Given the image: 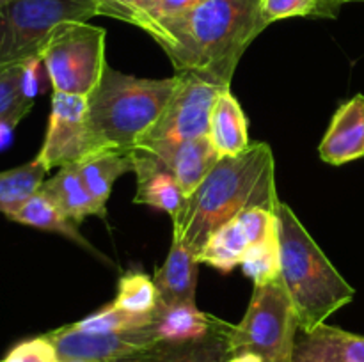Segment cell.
<instances>
[{
  "label": "cell",
  "instance_id": "cell-1",
  "mask_svg": "<svg viewBox=\"0 0 364 362\" xmlns=\"http://www.w3.org/2000/svg\"><path fill=\"white\" fill-rule=\"evenodd\" d=\"M265 28L259 0H205L149 35L167 53L174 73L230 87L244 52Z\"/></svg>",
  "mask_w": 364,
  "mask_h": 362
},
{
  "label": "cell",
  "instance_id": "cell-2",
  "mask_svg": "<svg viewBox=\"0 0 364 362\" xmlns=\"http://www.w3.org/2000/svg\"><path fill=\"white\" fill-rule=\"evenodd\" d=\"M276 163L267 142H255L235 156H223L173 216V238L199 254L208 238L251 208L276 213Z\"/></svg>",
  "mask_w": 364,
  "mask_h": 362
},
{
  "label": "cell",
  "instance_id": "cell-3",
  "mask_svg": "<svg viewBox=\"0 0 364 362\" xmlns=\"http://www.w3.org/2000/svg\"><path fill=\"white\" fill-rule=\"evenodd\" d=\"M276 219L281 280L290 295L301 330H313L338 309L350 304L355 290L329 261L290 206L281 202Z\"/></svg>",
  "mask_w": 364,
  "mask_h": 362
},
{
  "label": "cell",
  "instance_id": "cell-4",
  "mask_svg": "<svg viewBox=\"0 0 364 362\" xmlns=\"http://www.w3.org/2000/svg\"><path fill=\"white\" fill-rule=\"evenodd\" d=\"M178 85L171 78H139L109 64L87 96V123L98 153L134 151L166 109Z\"/></svg>",
  "mask_w": 364,
  "mask_h": 362
},
{
  "label": "cell",
  "instance_id": "cell-5",
  "mask_svg": "<svg viewBox=\"0 0 364 362\" xmlns=\"http://www.w3.org/2000/svg\"><path fill=\"white\" fill-rule=\"evenodd\" d=\"M299 319L283 280L276 279L252 290L244 318L233 327L231 353H255L263 362L294 361Z\"/></svg>",
  "mask_w": 364,
  "mask_h": 362
},
{
  "label": "cell",
  "instance_id": "cell-6",
  "mask_svg": "<svg viewBox=\"0 0 364 362\" xmlns=\"http://www.w3.org/2000/svg\"><path fill=\"white\" fill-rule=\"evenodd\" d=\"M92 16L96 0H14L0 7V71L39 60L55 27Z\"/></svg>",
  "mask_w": 364,
  "mask_h": 362
},
{
  "label": "cell",
  "instance_id": "cell-7",
  "mask_svg": "<svg viewBox=\"0 0 364 362\" xmlns=\"http://www.w3.org/2000/svg\"><path fill=\"white\" fill-rule=\"evenodd\" d=\"M107 31L87 21H64L39 53L53 92L87 98L102 80Z\"/></svg>",
  "mask_w": 364,
  "mask_h": 362
},
{
  "label": "cell",
  "instance_id": "cell-8",
  "mask_svg": "<svg viewBox=\"0 0 364 362\" xmlns=\"http://www.w3.org/2000/svg\"><path fill=\"white\" fill-rule=\"evenodd\" d=\"M176 75L178 85L162 116L141 138L135 149H144L160 156L181 142L208 135L213 103L228 87L213 85L191 73Z\"/></svg>",
  "mask_w": 364,
  "mask_h": 362
},
{
  "label": "cell",
  "instance_id": "cell-9",
  "mask_svg": "<svg viewBox=\"0 0 364 362\" xmlns=\"http://www.w3.org/2000/svg\"><path fill=\"white\" fill-rule=\"evenodd\" d=\"M96 153L87 123V98L53 92L48 128L36 158L50 170L80 163Z\"/></svg>",
  "mask_w": 364,
  "mask_h": 362
},
{
  "label": "cell",
  "instance_id": "cell-10",
  "mask_svg": "<svg viewBox=\"0 0 364 362\" xmlns=\"http://www.w3.org/2000/svg\"><path fill=\"white\" fill-rule=\"evenodd\" d=\"M45 336L55 346L59 361L114 362L159 343L151 327L124 332H84L71 323Z\"/></svg>",
  "mask_w": 364,
  "mask_h": 362
},
{
  "label": "cell",
  "instance_id": "cell-11",
  "mask_svg": "<svg viewBox=\"0 0 364 362\" xmlns=\"http://www.w3.org/2000/svg\"><path fill=\"white\" fill-rule=\"evenodd\" d=\"M231 323L219 319L215 329L192 341H159L114 362H226L231 357Z\"/></svg>",
  "mask_w": 364,
  "mask_h": 362
},
{
  "label": "cell",
  "instance_id": "cell-12",
  "mask_svg": "<svg viewBox=\"0 0 364 362\" xmlns=\"http://www.w3.org/2000/svg\"><path fill=\"white\" fill-rule=\"evenodd\" d=\"M320 158L331 165H345L364 158V94L341 103L320 142Z\"/></svg>",
  "mask_w": 364,
  "mask_h": 362
},
{
  "label": "cell",
  "instance_id": "cell-13",
  "mask_svg": "<svg viewBox=\"0 0 364 362\" xmlns=\"http://www.w3.org/2000/svg\"><path fill=\"white\" fill-rule=\"evenodd\" d=\"M134 172L137 176L135 204H146L166 212L173 219L183 204V194L173 170L166 162L144 149H134Z\"/></svg>",
  "mask_w": 364,
  "mask_h": 362
},
{
  "label": "cell",
  "instance_id": "cell-14",
  "mask_svg": "<svg viewBox=\"0 0 364 362\" xmlns=\"http://www.w3.org/2000/svg\"><path fill=\"white\" fill-rule=\"evenodd\" d=\"M291 362H364V336L327 323L299 329Z\"/></svg>",
  "mask_w": 364,
  "mask_h": 362
},
{
  "label": "cell",
  "instance_id": "cell-15",
  "mask_svg": "<svg viewBox=\"0 0 364 362\" xmlns=\"http://www.w3.org/2000/svg\"><path fill=\"white\" fill-rule=\"evenodd\" d=\"M199 259L196 252L180 240L173 238L169 252L164 265L153 275V284L159 291L162 304H196V287H198Z\"/></svg>",
  "mask_w": 364,
  "mask_h": 362
},
{
  "label": "cell",
  "instance_id": "cell-16",
  "mask_svg": "<svg viewBox=\"0 0 364 362\" xmlns=\"http://www.w3.org/2000/svg\"><path fill=\"white\" fill-rule=\"evenodd\" d=\"M159 158L173 170L183 197H191L219 162L220 155L208 137H199L174 146Z\"/></svg>",
  "mask_w": 364,
  "mask_h": 362
},
{
  "label": "cell",
  "instance_id": "cell-17",
  "mask_svg": "<svg viewBox=\"0 0 364 362\" xmlns=\"http://www.w3.org/2000/svg\"><path fill=\"white\" fill-rule=\"evenodd\" d=\"M39 192H43L75 224H80L85 216L91 215L102 219L107 216V208L92 197L78 172L77 163L60 167L55 176L43 183Z\"/></svg>",
  "mask_w": 364,
  "mask_h": 362
},
{
  "label": "cell",
  "instance_id": "cell-18",
  "mask_svg": "<svg viewBox=\"0 0 364 362\" xmlns=\"http://www.w3.org/2000/svg\"><path fill=\"white\" fill-rule=\"evenodd\" d=\"M212 146L223 156L240 155L251 146L247 133V117L230 87L217 96L210 114L208 135Z\"/></svg>",
  "mask_w": 364,
  "mask_h": 362
},
{
  "label": "cell",
  "instance_id": "cell-19",
  "mask_svg": "<svg viewBox=\"0 0 364 362\" xmlns=\"http://www.w3.org/2000/svg\"><path fill=\"white\" fill-rule=\"evenodd\" d=\"M220 318L199 311L196 304H162L153 312L151 327L156 341H192L215 329Z\"/></svg>",
  "mask_w": 364,
  "mask_h": 362
},
{
  "label": "cell",
  "instance_id": "cell-20",
  "mask_svg": "<svg viewBox=\"0 0 364 362\" xmlns=\"http://www.w3.org/2000/svg\"><path fill=\"white\" fill-rule=\"evenodd\" d=\"M41 60L16 64L0 71V137L9 133L34 105L32 67Z\"/></svg>",
  "mask_w": 364,
  "mask_h": 362
},
{
  "label": "cell",
  "instance_id": "cell-21",
  "mask_svg": "<svg viewBox=\"0 0 364 362\" xmlns=\"http://www.w3.org/2000/svg\"><path fill=\"white\" fill-rule=\"evenodd\" d=\"M252 245H255V241H252L247 227L238 215L228 224L220 226L208 238L205 247L198 254V259L199 263H205V265H210L212 268L226 273L240 265Z\"/></svg>",
  "mask_w": 364,
  "mask_h": 362
},
{
  "label": "cell",
  "instance_id": "cell-22",
  "mask_svg": "<svg viewBox=\"0 0 364 362\" xmlns=\"http://www.w3.org/2000/svg\"><path fill=\"white\" fill-rule=\"evenodd\" d=\"M9 220L18 224H23V226L28 227H36V229H43V231H50V233H59L63 236H66L68 240L77 241L78 245L87 248L91 254L98 256L102 258L103 261H109L105 256L102 254L100 251H96L84 236L78 231V224H75L73 220L68 219L48 197H46L43 192H38L34 197L31 199L28 202H25L20 209H18L14 215L9 216Z\"/></svg>",
  "mask_w": 364,
  "mask_h": 362
},
{
  "label": "cell",
  "instance_id": "cell-23",
  "mask_svg": "<svg viewBox=\"0 0 364 362\" xmlns=\"http://www.w3.org/2000/svg\"><path fill=\"white\" fill-rule=\"evenodd\" d=\"M78 172L98 204L105 206L114 183L123 174L134 172L132 151H102L77 163Z\"/></svg>",
  "mask_w": 364,
  "mask_h": 362
},
{
  "label": "cell",
  "instance_id": "cell-24",
  "mask_svg": "<svg viewBox=\"0 0 364 362\" xmlns=\"http://www.w3.org/2000/svg\"><path fill=\"white\" fill-rule=\"evenodd\" d=\"M48 169L38 158L14 169L0 172V213L9 219L39 190Z\"/></svg>",
  "mask_w": 364,
  "mask_h": 362
},
{
  "label": "cell",
  "instance_id": "cell-25",
  "mask_svg": "<svg viewBox=\"0 0 364 362\" xmlns=\"http://www.w3.org/2000/svg\"><path fill=\"white\" fill-rule=\"evenodd\" d=\"M159 302V291L151 277L132 270L121 275L116 300L112 304L132 314H153Z\"/></svg>",
  "mask_w": 364,
  "mask_h": 362
},
{
  "label": "cell",
  "instance_id": "cell-26",
  "mask_svg": "<svg viewBox=\"0 0 364 362\" xmlns=\"http://www.w3.org/2000/svg\"><path fill=\"white\" fill-rule=\"evenodd\" d=\"M151 323L153 314H132L110 304L102 311L92 312L87 318L73 323V327L84 332H124V330L144 329Z\"/></svg>",
  "mask_w": 364,
  "mask_h": 362
},
{
  "label": "cell",
  "instance_id": "cell-27",
  "mask_svg": "<svg viewBox=\"0 0 364 362\" xmlns=\"http://www.w3.org/2000/svg\"><path fill=\"white\" fill-rule=\"evenodd\" d=\"M240 266L245 275L251 277L255 286L267 284L281 277V259H279V238L262 241L252 245L247 254L242 259Z\"/></svg>",
  "mask_w": 364,
  "mask_h": 362
},
{
  "label": "cell",
  "instance_id": "cell-28",
  "mask_svg": "<svg viewBox=\"0 0 364 362\" xmlns=\"http://www.w3.org/2000/svg\"><path fill=\"white\" fill-rule=\"evenodd\" d=\"M203 2L205 0H155V4L139 18L135 27L142 28L146 34H151L162 25L183 18Z\"/></svg>",
  "mask_w": 364,
  "mask_h": 362
},
{
  "label": "cell",
  "instance_id": "cell-29",
  "mask_svg": "<svg viewBox=\"0 0 364 362\" xmlns=\"http://www.w3.org/2000/svg\"><path fill=\"white\" fill-rule=\"evenodd\" d=\"M259 16L265 27L295 16L322 18V0H259Z\"/></svg>",
  "mask_w": 364,
  "mask_h": 362
},
{
  "label": "cell",
  "instance_id": "cell-30",
  "mask_svg": "<svg viewBox=\"0 0 364 362\" xmlns=\"http://www.w3.org/2000/svg\"><path fill=\"white\" fill-rule=\"evenodd\" d=\"M0 362H59L55 346L46 336L18 343Z\"/></svg>",
  "mask_w": 364,
  "mask_h": 362
},
{
  "label": "cell",
  "instance_id": "cell-31",
  "mask_svg": "<svg viewBox=\"0 0 364 362\" xmlns=\"http://www.w3.org/2000/svg\"><path fill=\"white\" fill-rule=\"evenodd\" d=\"M153 4L155 0H96V11L100 16L116 18L135 25Z\"/></svg>",
  "mask_w": 364,
  "mask_h": 362
},
{
  "label": "cell",
  "instance_id": "cell-32",
  "mask_svg": "<svg viewBox=\"0 0 364 362\" xmlns=\"http://www.w3.org/2000/svg\"><path fill=\"white\" fill-rule=\"evenodd\" d=\"M343 4L348 0H322V18H336Z\"/></svg>",
  "mask_w": 364,
  "mask_h": 362
},
{
  "label": "cell",
  "instance_id": "cell-33",
  "mask_svg": "<svg viewBox=\"0 0 364 362\" xmlns=\"http://www.w3.org/2000/svg\"><path fill=\"white\" fill-rule=\"evenodd\" d=\"M226 362H263L262 357L255 353H237V355H231Z\"/></svg>",
  "mask_w": 364,
  "mask_h": 362
},
{
  "label": "cell",
  "instance_id": "cell-34",
  "mask_svg": "<svg viewBox=\"0 0 364 362\" xmlns=\"http://www.w3.org/2000/svg\"><path fill=\"white\" fill-rule=\"evenodd\" d=\"M11 2H14V0H0V7L7 6V4H11Z\"/></svg>",
  "mask_w": 364,
  "mask_h": 362
},
{
  "label": "cell",
  "instance_id": "cell-35",
  "mask_svg": "<svg viewBox=\"0 0 364 362\" xmlns=\"http://www.w3.org/2000/svg\"><path fill=\"white\" fill-rule=\"evenodd\" d=\"M59 362H89V361H59Z\"/></svg>",
  "mask_w": 364,
  "mask_h": 362
},
{
  "label": "cell",
  "instance_id": "cell-36",
  "mask_svg": "<svg viewBox=\"0 0 364 362\" xmlns=\"http://www.w3.org/2000/svg\"><path fill=\"white\" fill-rule=\"evenodd\" d=\"M348 2H364V0H348Z\"/></svg>",
  "mask_w": 364,
  "mask_h": 362
}]
</instances>
